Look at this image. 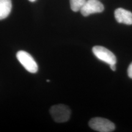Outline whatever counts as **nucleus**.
<instances>
[{
  "label": "nucleus",
  "mask_w": 132,
  "mask_h": 132,
  "mask_svg": "<svg viewBox=\"0 0 132 132\" xmlns=\"http://www.w3.org/2000/svg\"><path fill=\"white\" fill-rule=\"evenodd\" d=\"M50 113L56 122L62 123L68 121L71 115V111L68 106L63 104L56 105L51 107Z\"/></svg>",
  "instance_id": "1"
},
{
  "label": "nucleus",
  "mask_w": 132,
  "mask_h": 132,
  "mask_svg": "<svg viewBox=\"0 0 132 132\" xmlns=\"http://www.w3.org/2000/svg\"><path fill=\"white\" fill-rule=\"evenodd\" d=\"M16 58L28 72L36 73L38 70V65L30 54L25 51H19L16 54Z\"/></svg>",
  "instance_id": "2"
},
{
  "label": "nucleus",
  "mask_w": 132,
  "mask_h": 132,
  "mask_svg": "<svg viewBox=\"0 0 132 132\" xmlns=\"http://www.w3.org/2000/svg\"><path fill=\"white\" fill-rule=\"evenodd\" d=\"M89 125L92 129L100 132H111L115 129V125L112 122L102 118L91 119Z\"/></svg>",
  "instance_id": "3"
},
{
  "label": "nucleus",
  "mask_w": 132,
  "mask_h": 132,
  "mask_svg": "<svg viewBox=\"0 0 132 132\" xmlns=\"http://www.w3.org/2000/svg\"><path fill=\"white\" fill-rule=\"evenodd\" d=\"M92 52L99 60L109 65L116 64L117 59L116 56L111 51L102 46H94L92 48Z\"/></svg>",
  "instance_id": "4"
},
{
  "label": "nucleus",
  "mask_w": 132,
  "mask_h": 132,
  "mask_svg": "<svg viewBox=\"0 0 132 132\" xmlns=\"http://www.w3.org/2000/svg\"><path fill=\"white\" fill-rule=\"evenodd\" d=\"M103 11L104 6L98 0H87L80 11L84 16H87L92 14L101 13Z\"/></svg>",
  "instance_id": "5"
},
{
  "label": "nucleus",
  "mask_w": 132,
  "mask_h": 132,
  "mask_svg": "<svg viewBox=\"0 0 132 132\" xmlns=\"http://www.w3.org/2000/svg\"><path fill=\"white\" fill-rule=\"evenodd\" d=\"M114 16L116 21L119 23L128 25L132 24V13L129 11L123 8H118L116 9Z\"/></svg>",
  "instance_id": "6"
},
{
  "label": "nucleus",
  "mask_w": 132,
  "mask_h": 132,
  "mask_svg": "<svg viewBox=\"0 0 132 132\" xmlns=\"http://www.w3.org/2000/svg\"><path fill=\"white\" fill-rule=\"evenodd\" d=\"M12 9L11 0H0V20L7 17Z\"/></svg>",
  "instance_id": "7"
},
{
  "label": "nucleus",
  "mask_w": 132,
  "mask_h": 132,
  "mask_svg": "<svg viewBox=\"0 0 132 132\" xmlns=\"http://www.w3.org/2000/svg\"><path fill=\"white\" fill-rule=\"evenodd\" d=\"M86 0H70L71 9L73 12L80 11Z\"/></svg>",
  "instance_id": "8"
},
{
  "label": "nucleus",
  "mask_w": 132,
  "mask_h": 132,
  "mask_svg": "<svg viewBox=\"0 0 132 132\" xmlns=\"http://www.w3.org/2000/svg\"><path fill=\"white\" fill-rule=\"evenodd\" d=\"M127 73H128V77H129L130 78L132 79V62L130 64L129 67H128V70H127Z\"/></svg>",
  "instance_id": "9"
},
{
  "label": "nucleus",
  "mask_w": 132,
  "mask_h": 132,
  "mask_svg": "<svg viewBox=\"0 0 132 132\" xmlns=\"http://www.w3.org/2000/svg\"><path fill=\"white\" fill-rule=\"evenodd\" d=\"M110 65V68L113 71H115L116 69V64H111Z\"/></svg>",
  "instance_id": "10"
},
{
  "label": "nucleus",
  "mask_w": 132,
  "mask_h": 132,
  "mask_svg": "<svg viewBox=\"0 0 132 132\" xmlns=\"http://www.w3.org/2000/svg\"><path fill=\"white\" fill-rule=\"evenodd\" d=\"M29 1H31V2H34V1H36V0H29Z\"/></svg>",
  "instance_id": "11"
},
{
  "label": "nucleus",
  "mask_w": 132,
  "mask_h": 132,
  "mask_svg": "<svg viewBox=\"0 0 132 132\" xmlns=\"http://www.w3.org/2000/svg\"><path fill=\"white\" fill-rule=\"evenodd\" d=\"M47 82H50V80H47Z\"/></svg>",
  "instance_id": "12"
}]
</instances>
